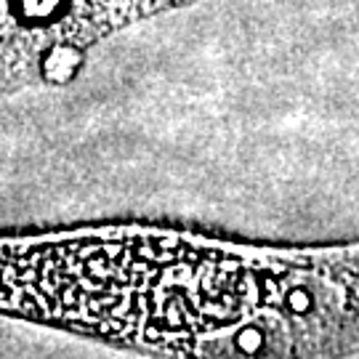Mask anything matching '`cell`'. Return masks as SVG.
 <instances>
[{
	"label": "cell",
	"mask_w": 359,
	"mask_h": 359,
	"mask_svg": "<svg viewBox=\"0 0 359 359\" xmlns=\"http://www.w3.org/2000/svg\"><path fill=\"white\" fill-rule=\"evenodd\" d=\"M184 3H194V0H90L86 3V13L80 19V29L86 32L83 38L96 40L112 32L117 27L130 25L136 16H149L154 11H165L173 6H184Z\"/></svg>",
	"instance_id": "1"
},
{
	"label": "cell",
	"mask_w": 359,
	"mask_h": 359,
	"mask_svg": "<svg viewBox=\"0 0 359 359\" xmlns=\"http://www.w3.org/2000/svg\"><path fill=\"white\" fill-rule=\"evenodd\" d=\"M0 88H3V75H0Z\"/></svg>",
	"instance_id": "2"
}]
</instances>
